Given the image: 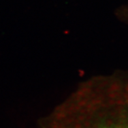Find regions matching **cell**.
<instances>
[{
  "instance_id": "cell-1",
  "label": "cell",
  "mask_w": 128,
  "mask_h": 128,
  "mask_svg": "<svg viewBox=\"0 0 128 128\" xmlns=\"http://www.w3.org/2000/svg\"><path fill=\"white\" fill-rule=\"evenodd\" d=\"M37 128H128V72L94 78L39 121Z\"/></svg>"
},
{
  "instance_id": "cell-2",
  "label": "cell",
  "mask_w": 128,
  "mask_h": 128,
  "mask_svg": "<svg viewBox=\"0 0 128 128\" xmlns=\"http://www.w3.org/2000/svg\"><path fill=\"white\" fill-rule=\"evenodd\" d=\"M116 14L122 21L128 22V5L122 6L120 9L118 10Z\"/></svg>"
}]
</instances>
